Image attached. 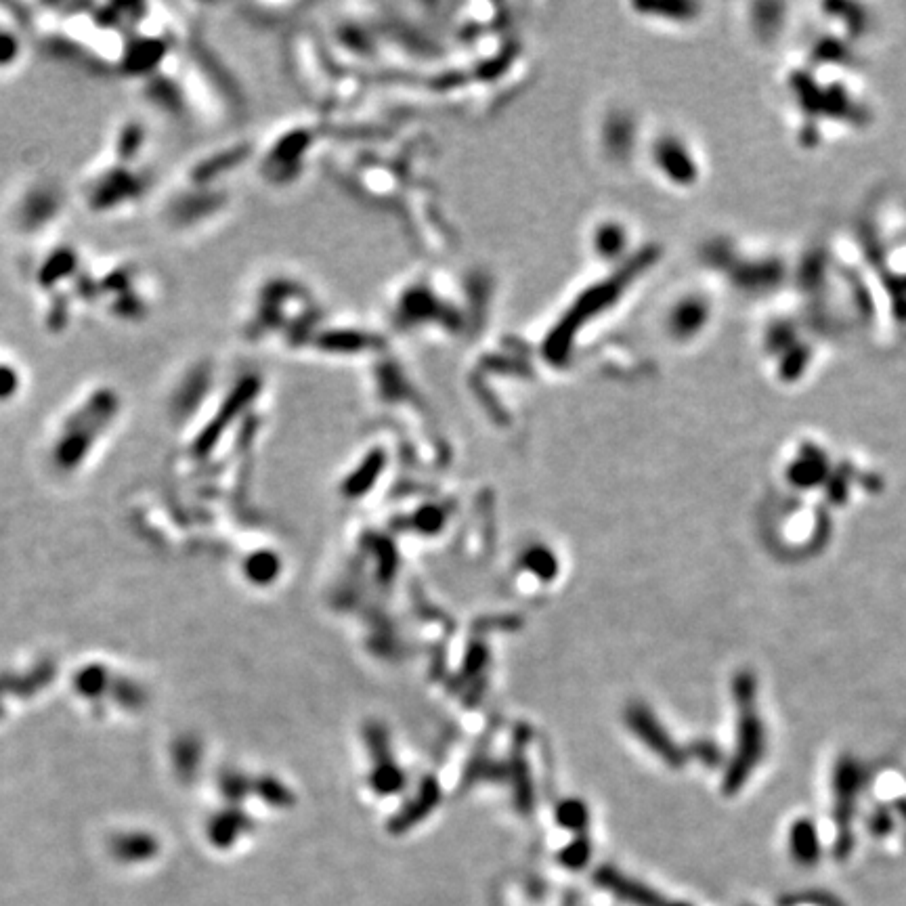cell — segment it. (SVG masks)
I'll return each instance as SVG.
<instances>
[{"label": "cell", "mask_w": 906, "mask_h": 906, "mask_svg": "<svg viewBox=\"0 0 906 906\" xmlns=\"http://www.w3.org/2000/svg\"><path fill=\"white\" fill-rule=\"evenodd\" d=\"M732 695L737 703V747L732 753V760L728 764L724 776V793L732 795L741 791V787L749 781L753 768L764 758L766 751V735L764 724L758 711V690H755V678L749 672H741L732 682Z\"/></svg>", "instance_id": "obj_1"}, {"label": "cell", "mask_w": 906, "mask_h": 906, "mask_svg": "<svg viewBox=\"0 0 906 906\" xmlns=\"http://www.w3.org/2000/svg\"><path fill=\"white\" fill-rule=\"evenodd\" d=\"M625 720H628V726L632 728L634 735L640 737V741L651 751H655L665 764L680 766L686 760L682 749L670 739L659 720L642 703L632 705L628 714H625Z\"/></svg>", "instance_id": "obj_2"}, {"label": "cell", "mask_w": 906, "mask_h": 906, "mask_svg": "<svg viewBox=\"0 0 906 906\" xmlns=\"http://www.w3.org/2000/svg\"><path fill=\"white\" fill-rule=\"evenodd\" d=\"M860 787V768L852 758H844L837 762L835 776H833V791H835V825L839 833V841L844 844L848 841V825L852 818L856 793Z\"/></svg>", "instance_id": "obj_3"}, {"label": "cell", "mask_w": 906, "mask_h": 906, "mask_svg": "<svg viewBox=\"0 0 906 906\" xmlns=\"http://www.w3.org/2000/svg\"><path fill=\"white\" fill-rule=\"evenodd\" d=\"M596 881L602 888H607L621 900L630 902L634 906H690L684 902H670L663 896H659L655 890L642 886V883H636L634 879L625 877L613 869H600L596 873Z\"/></svg>", "instance_id": "obj_4"}, {"label": "cell", "mask_w": 906, "mask_h": 906, "mask_svg": "<svg viewBox=\"0 0 906 906\" xmlns=\"http://www.w3.org/2000/svg\"><path fill=\"white\" fill-rule=\"evenodd\" d=\"M789 852L802 867H812L821 858V839H818V831L808 818L793 823L789 829Z\"/></svg>", "instance_id": "obj_5"}, {"label": "cell", "mask_w": 906, "mask_h": 906, "mask_svg": "<svg viewBox=\"0 0 906 906\" xmlns=\"http://www.w3.org/2000/svg\"><path fill=\"white\" fill-rule=\"evenodd\" d=\"M560 858H563L567 867L579 869V867H584L590 858V846L586 844V841H577V844H571Z\"/></svg>", "instance_id": "obj_6"}, {"label": "cell", "mask_w": 906, "mask_h": 906, "mask_svg": "<svg viewBox=\"0 0 906 906\" xmlns=\"http://www.w3.org/2000/svg\"><path fill=\"white\" fill-rule=\"evenodd\" d=\"M560 821H563L565 827L581 829V827H586L588 812L581 804H565V808L560 810Z\"/></svg>", "instance_id": "obj_7"}]
</instances>
